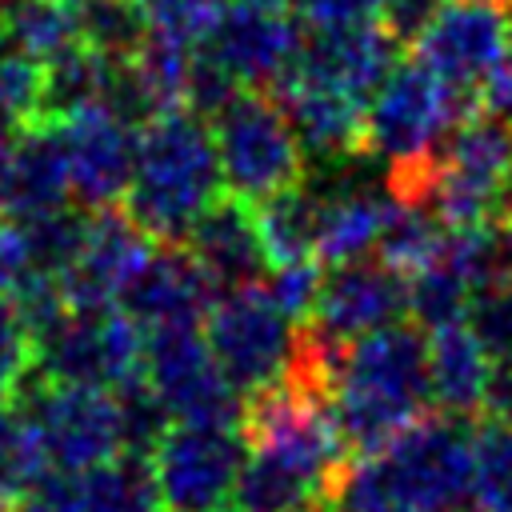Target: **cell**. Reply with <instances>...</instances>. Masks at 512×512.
<instances>
[{"label": "cell", "instance_id": "obj_21", "mask_svg": "<svg viewBox=\"0 0 512 512\" xmlns=\"http://www.w3.org/2000/svg\"><path fill=\"white\" fill-rule=\"evenodd\" d=\"M276 100H280L304 156H312L316 164L364 152V104L360 100H352L336 88L296 80V76H288L276 88Z\"/></svg>", "mask_w": 512, "mask_h": 512}, {"label": "cell", "instance_id": "obj_14", "mask_svg": "<svg viewBox=\"0 0 512 512\" xmlns=\"http://www.w3.org/2000/svg\"><path fill=\"white\" fill-rule=\"evenodd\" d=\"M396 64H400V40L372 20V24H340V28H304L292 76L320 88H336L368 108V100Z\"/></svg>", "mask_w": 512, "mask_h": 512}, {"label": "cell", "instance_id": "obj_45", "mask_svg": "<svg viewBox=\"0 0 512 512\" xmlns=\"http://www.w3.org/2000/svg\"><path fill=\"white\" fill-rule=\"evenodd\" d=\"M476 100H480L484 112H492V116H500L504 124H512V56L480 84Z\"/></svg>", "mask_w": 512, "mask_h": 512}, {"label": "cell", "instance_id": "obj_25", "mask_svg": "<svg viewBox=\"0 0 512 512\" xmlns=\"http://www.w3.org/2000/svg\"><path fill=\"white\" fill-rule=\"evenodd\" d=\"M120 60H108L92 48H72L44 64V104L40 120H72L80 112H96L108 104L112 72Z\"/></svg>", "mask_w": 512, "mask_h": 512}, {"label": "cell", "instance_id": "obj_49", "mask_svg": "<svg viewBox=\"0 0 512 512\" xmlns=\"http://www.w3.org/2000/svg\"><path fill=\"white\" fill-rule=\"evenodd\" d=\"M484 4H496V8H504V12H512V0H484Z\"/></svg>", "mask_w": 512, "mask_h": 512}, {"label": "cell", "instance_id": "obj_16", "mask_svg": "<svg viewBox=\"0 0 512 512\" xmlns=\"http://www.w3.org/2000/svg\"><path fill=\"white\" fill-rule=\"evenodd\" d=\"M52 124L60 132L72 196L88 212L124 204V192H128L132 168H136V132L140 128L116 120L104 108L80 112L72 120H52Z\"/></svg>", "mask_w": 512, "mask_h": 512}, {"label": "cell", "instance_id": "obj_22", "mask_svg": "<svg viewBox=\"0 0 512 512\" xmlns=\"http://www.w3.org/2000/svg\"><path fill=\"white\" fill-rule=\"evenodd\" d=\"M492 380V360L468 332V324H448L428 332V384H432V408L472 420L484 412Z\"/></svg>", "mask_w": 512, "mask_h": 512}, {"label": "cell", "instance_id": "obj_44", "mask_svg": "<svg viewBox=\"0 0 512 512\" xmlns=\"http://www.w3.org/2000/svg\"><path fill=\"white\" fill-rule=\"evenodd\" d=\"M28 252H24V240H20V228L0 216V300H12V292L28 280Z\"/></svg>", "mask_w": 512, "mask_h": 512}, {"label": "cell", "instance_id": "obj_46", "mask_svg": "<svg viewBox=\"0 0 512 512\" xmlns=\"http://www.w3.org/2000/svg\"><path fill=\"white\" fill-rule=\"evenodd\" d=\"M16 140H20V124H12V120L0 116V176H4V168H8V156H12Z\"/></svg>", "mask_w": 512, "mask_h": 512}, {"label": "cell", "instance_id": "obj_20", "mask_svg": "<svg viewBox=\"0 0 512 512\" xmlns=\"http://www.w3.org/2000/svg\"><path fill=\"white\" fill-rule=\"evenodd\" d=\"M68 200H72V184H68V164H64L56 124L52 120L24 124L8 156V168L0 176V216L20 224Z\"/></svg>", "mask_w": 512, "mask_h": 512}, {"label": "cell", "instance_id": "obj_37", "mask_svg": "<svg viewBox=\"0 0 512 512\" xmlns=\"http://www.w3.org/2000/svg\"><path fill=\"white\" fill-rule=\"evenodd\" d=\"M40 452L16 404H0V500H16V492L40 472Z\"/></svg>", "mask_w": 512, "mask_h": 512}, {"label": "cell", "instance_id": "obj_19", "mask_svg": "<svg viewBox=\"0 0 512 512\" xmlns=\"http://www.w3.org/2000/svg\"><path fill=\"white\" fill-rule=\"evenodd\" d=\"M184 248L220 292L264 284L272 272L260 228H256V208L232 192H224L212 208H204V216L188 228Z\"/></svg>", "mask_w": 512, "mask_h": 512}, {"label": "cell", "instance_id": "obj_52", "mask_svg": "<svg viewBox=\"0 0 512 512\" xmlns=\"http://www.w3.org/2000/svg\"><path fill=\"white\" fill-rule=\"evenodd\" d=\"M72 4H80V0H72Z\"/></svg>", "mask_w": 512, "mask_h": 512}, {"label": "cell", "instance_id": "obj_41", "mask_svg": "<svg viewBox=\"0 0 512 512\" xmlns=\"http://www.w3.org/2000/svg\"><path fill=\"white\" fill-rule=\"evenodd\" d=\"M32 368V336L12 308V300H0V404H12L24 376Z\"/></svg>", "mask_w": 512, "mask_h": 512}, {"label": "cell", "instance_id": "obj_32", "mask_svg": "<svg viewBox=\"0 0 512 512\" xmlns=\"http://www.w3.org/2000/svg\"><path fill=\"white\" fill-rule=\"evenodd\" d=\"M468 304H472L468 280L444 260H432V264H424L420 272L408 276V312L428 332L460 324L468 316Z\"/></svg>", "mask_w": 512, "mask_h": 512}, {"label": "cell", "instance_id": "obj_3", "mask_svg": "<svg viewBox=\"0 0 512 512\" xmlns=\"http://www.w3.org/2000/svg\"><path fill=\"white\" fill-rule=\"evenodd\" d=\"M220 196L224 176L204 116L172 108L136 132V168L120 208L156 244H184L188 228Z\"/></svg>", "mask_w": 512, "mask_h": 512}, {"label": "cell", "instance_id": "obj_5", "mask_svg": "<svg viewBox=\"0 0 512 512\" xmlns=\"http://www.w3.org/2000/svg\"><path fill=\"white\" fill-rule=\"evenodd\" d=\"M212 144L224 176V192L260 204L304 180V148L276 96L244 88L212 120Z\"/></svg>", "mask_w": 512, "mask_h": 512}, {"label": "cell", "instance_id": "obj_17", "mask_svg": "<svg viewBox=\"0 0 512 512\" xmlns=\"http://www.w3.org/2000/svg\"><path fill=\"white\" fill-rule=\"evenodd\" d=\"M156 240L120 208H96L88 212V232L76 252V260L56 276L64 304L76 312H96V308H116V296L132 268L144 260V252Z\"/></svg>", "mask_w": 512, "mask_h": 512}, {"label": "cell", "instance_id": "obj_34", "mask_svg": "<svg viewBox=\"0 0 512 512\" xmlns=\"http://www.w3.org/2000/svg\"><path fill=\"white\" fill-rule=\"evenodd\" d=\"M44 104V64L0 32V116L12 124H36Z\"/></svg>", "mask_w": 512, "mask_h": 512}, {"label": "cell", "instance_id": "obj_7", "mask_svg": "<svg viewBox=\"0 0 512 512\" xmlns=\"http://www.w3.org/2000/svg\"><path fill=\"white\" fill-rule=\"evenodd\" d=\"M512 168V124L480 104L444 136L432 156V176L420 196L448 228H468L500 212Z\"/></svg>", "mask_w": 512, "mask_h": 512}, {"label": "cell", "instance_id": "obj_23", "mask_svg": "<svg viewBox=\"0 0 512 512\" xmlns=\"http://www.w3.org/2000/svg\"><path fill=\"white\" fill-rule=\"evenodd\" d=\"M384 208H388V184L384 188L364 184V188H344V192L324 196L316 260L332 264V268L348 264V260H364L380 240Z\"/></svg>", "mask_w": 512, "mask_h": 512}, {"label": "cell", "instance_id": "obj_10", "mask_svg": "<svg viewBox=\"0 0 512 512\" xmlns=\"http://www.w3.org/2000/svg\"><path fill=\"white\" fill-rule=\"evenodd\" d=\"M204 336L220 372L240 396H248L264 384H276L292 368L300 324L272 304L264 284H252L216 296L204 320Z\"/></svg>", "mask_w": 512, "mask_h": 512}, {"label": "cell", "instance_id": "obj_42", "mask_svg": "<svg viewBox=\"0 0 512 512\" xmlns=\"http://www.w3.org/2000/svg\"><path fill=\"white\" fill-rule=\"evenodd\" d=\"M296 16L308 28H340V24H372L384 0H292Z\"/></svg>", "mask_w": 512, "mask_h": 512}, {"label": "cell", "instance_id": "obj_9", "mask_svg": "<svg viewBox=\"0 0 512 512\" xmlns=\"http://www.w3.org/2000/svg\"><path fill=\"white\" fill-rule=\"evenodd\" d=\"M140 376L172 416V424H228L240 428L244 396L220 372L200 324L144 332Z\"/></svg>", "mask_w": 512, "mask_h": 512}, {"label": "cell", "instance_id": "obj_24", "mask_svg": "<svg viewBox=\"0 0 512 512\" xmlns=\"http://www.w3.org/2000/svg\"><path fill=\"white\" fill-rule=\"evenodd\" d=\"M256 208V228L268 252V264H300V260H316V236H320V208L324 196L312 184H292Z\"/></svg>", "mask_w": 512, "mask_h": 512}, {"label": "cell", "instance_id": "obj_35", "mask_svg": "<svg viewBox=\"0 0 512 512\" xmlns=\"http://www.w3.org/2000/svg\"><path fill=\"white\" fill-rule=\"evenodd\" d=\"M464 324L496 368H512V280L472 292Z\"/></svg>", "mask_w": 512, "mask_h": 512}, {"label": "cell", "instance_id": "obj_51", "mask_svg": "<svg viewBox=\"0 0 512 512\" xmlns=\"http://www.w3.org/2000/svg\"><path fill=\"white\" fill-rule=\"evenodd\" d=\"M12 4H20V0H0V12H4V8H12Z\"/></svg>", "mask_w": 512, "mask_h": 512}, {"label": "cell", "instance_id": "obj_33", "mask_svg": "<svg viewBox=\"0 0 512 512\" xmlns=\"http://www.w3.org/2000/svg\"><path fill=\"white\" fill-rule=\"evenodd\" d=\"M116 396V416H120V444L128 456H152L156 444L164 440V432L172 428V416L164 412V404L156 400V392L148 388L144 376L124 380L120 388H112Z\"/></svg>", "mask_w": 512, "mask_h": 512}, {"label": "cell", "instance_id": "obj_47", "mask_svg": "<svg viewBox=\"0 0 512 512\" xmlns=\"http://www.w3.org/2000/svg\"><path fill=\"white\" fill-rule=\"evenodd\" d=\"M500 216L512 220V168H508V180H504V196H500Z\"/></svg>", "mask_w": 512, "mask_h": 512}, {"label": "cell", "instance_id": "obj_30", "mask_svg": "<svg viewBox=\"0 0 512 512\" xmlns=\"http://www.w3.org/2000/svg\"><path fill=\"white\" fill-rule=\"evenodd\" d=\"M16 228H20V240H24V252H28V268L56 280L76 260V252L84 244L88 208L60 204V208H48L32 220H20Z\"/></svg>", "mask_w": 512, "mask_h": 512}, {"label": "cell", "instance_id": "obj_13", "mask_svg": "<svg viewBox=\"0 0 512 512\" xmlns=\"http://www.w3.org/2000/svg\"><path fill=\"white\" fill-rule=\"evenodd\" d=\"M220 288L208 272L192 260L184 244H152L144 260L124 280L116 308L144 332L176 328V324H204Z\"/></svg>", "mask_w": 512, "mask_h": 512}, {"label": "cell", "instance_id": "obj_43", "mask_svg": "<svg viewBox=\"0 0 512 512\" xmlns=\"http://www.w3.org/2000/svg\"><path fill=\"white\" fill-rule=\"evenodd\" d=\"M448 0H384L380 8V24L400 40V44H412L440 12H444Z\"/></svg>", "mask_w": 512, "mask_h": 512}, {"label": "cell", "instance_id": "obj_50", "mask_svg": "<svg viewBox=\"0 0 512 512\" xmlns=\"http://www.w3.org/2000/svg\"><path fill=\"white\" fill-rule=\"evenodd\" d=\"M504 20H508V52H512V12H504Z\"/></svg>", "mask_w": 512, "mask_h": 512}, {"label": "cell", "instance_id": "obj_2", "mask_svg": "<svg viewBox=\"0 0 512 512\" xmlns=\"http://www.w3.org/2000/svg\"><path fill=\"white\" fill-rule=\"evenodd\" d=\"M328 408L352 456H368L396 440L432 408L428 336L408 324H388L352 340L332 380Z\"/></svg>", "mask_w": 512, "mask_h": 512}, {"label": "cell", "instance_id": "obj_53", "mask_svg": "<svg viewBox=\"0 0 512 512\" xmlns=\"http://www.w3.org/2000/svg\"><path fill=\"white\" fill-rule=\"evenodd\" d=\"M228 512H236V508H228Z\"/></svg>", "mask_w": 512, "mask_h": 512}, {"label": "cell", "instance_id": "obj_31", "mask_svg": "<svg viewBox=\"0 0 512 512\" xmlns=\"http://www.w3.org/2000/svg\"><path fill=\"white\" fill-rule=\"evenodd\" d=\"M76 20L80 44L108 60H132L148 40V20L136 0H80Z\"/></svg>", "mask_w": 512, "mask_h": 512}, {"label": "cell", "instance_id": "obj_6", "mask_svg": "<svg viewBox=\"0 0 512 512\" xmlns=\"http://www.w3.org/2000/svg\"><path fill=\"white\" fill-rule=\"evenodd\" d=\"M12 404L20 408L44 468L84 476L124 452L116 396L104 388L52 384L36 368H28Z\"/></svg>", "mask_w": 512, "mask_h": 512}, {"label": "cell", "instance_id": "obj_38", "mask_svg": "<svg viewBox=\"0 0 512 512\" xmlns=\"http://www.w3.org/2000/svg\"><path fill=\"white\" fill-rule=\"evenodd\" d=\"M240 92H244V84L204 44H196L192 48V60H188V80H184V108L196 112V116H204V120H212Z\"/></svg>", "mask_w": 512, "mask_h": 512}, {"label": "cell", "instance_id": "obj_48", "mask_svg": "<svg viewBox=\"0 0 512 512\" xmlns=\"http://www.w3.org/2000/svg\"><path fill=\"white\" fill-rule=\"evenodd\" d=\"M224 4H240V8H284L288 0H224Z\"/></svg>", "mask_w": 512, "mask_h": 512}, {"label": "cell", "instance_id": "obj_11", "mask_svg": "<svg viewBox=\"0 0 512 512\" xmlns=\"http://www.w3.org/2000/svg\"><path fill=\"white\" fill-rule=\"evenodd\" d=\"M248 444L228 424H172L148 456L164 512H228Z\"/></svg>", "mask_w": 512, "mask_h": 512}, {"label": "cell", "instance_id": "obj_1", "mask_svg": "<svg viewBox=\"0 0 512 512\" xmlns=\"http://www.w3.org/2000/svg\"><path fill=\"white\" fill-rule=\"evenodd\" d=\"M472 432V420L424 412L384 448L348 460L332 512H476Z\"/></svg>", "mask_w": 512, "mask_h": 512}, {"label": "cell", "instance_id": "obj_36", "mask_svg": "<svg viewBox=\"0 0 512 512\" xmlns=\"http://www.w3.org/2000/svg\"><path fill=\"white\" fill-rule=\"evenodd\" d=\"M136 8L144 12L152 36L196 48L220 20L224 0H136Z\"/></svg>", "mask_w": 512, "mask_h": 512}, {"label": "cell", "instance_id": "obj_15", "mask_svg": "<svg viewBox=\"0 0 512 512\" xmlns=\"http://www.w3.org/2000/svg\"><path fill=\"white\" fill-rule=\"evenodd\" d=\"M304 28L300 20L284 16L280 8H240L224 4L220 20L204 36V48L244 84L256 92L280 88L300 56Z\"/></svg>", "mask_w": 512, "mask_h": 512}, {"label": "cell", "instance_id": "obj_4", "mask_svg": "<svg viewBox=\"0 0 512 512\" xmlns=\"http://www.w3.org/2000/svg\"><path fill=\"white\" fill-rule=\"evenodd\" d=\"M476 104L472 92L444 84L416 56L400 60L364 108V152L388 168L424 164Z\"/></svg>", "mask_w": 512, "mask_h": 512}, {"label": "cell", "instance_id": "obj_28", "mask_svg": "<svg viewBox=\"0 0 512 512\" xmlns=\"http://www.w3.org/2000/svg\"><path fill=\"white\" fill-rule=\"evenodd\" d=\"M84 480V512H164L152 480V464L144 456L120 452L116 460L92 468Z\"/></svg>", "mask_w": 512, "mask_h": 512}, {"label": "cell", "instance_id": "obj_12", "mask_svg": "<svg viewBox=\"0 0 512 512\" xmlns=\"http://www.w3.org/2000/svg\"><path fill=\"white\" fill-rule=\"evenodd\" d=\"M412 48L416 60L444 84L476 96L480 84L508 60L504 8L484 0H448L444 12L412 40Z\"/></svg>", "mask_w": 512, "mask_h": 512}, {"label": "cell", "instance_id": "obj_29", "mask_svg": "<svg viewBox=\"0 0 512 512\" xmlns=\"http://www.w3.org/2000/svg\"><path fill=\"white\" fill-rule=\"evenodd\" d=\"M472 508L512 512V420L484 416L472 432Z\"/></svg>", "mask_w": 512, "mask_h": 512}, {"label": "cell", "instance_id": "obj_26", "mask_svg": "<svg viewBox=\"0 0 512 512\" xmlns=\"http://www.w3.org/2000/svg\"><path fill=\"white\" fill-rule=\"evenodd\" d=\"M444 240H448V224L428 204H412V200L388 196L380 240H376L384 264H392L396 272L412 276V272H420L424 264H432L440 256Z\"/></svg>", "mask_w": 512, "mask_h": 512}, {"label": "cell", "instance_id": "obj_18", "mask_svg": "<svg viewBox=\"0 0 512 512\" xmlns=\"http://www.w3.org/2000/svg\"><path fill=\"white\" fill-rule=\"evenodd\" d=\"M408 312V276L384 260H348L324 272L316 312L308 324L352 344L388 324H400Z\"/></svg>", "mask_w": 512, "mask_h": 512}, {"label": "cell", "instance_id": "obj_39", "mask_svg": "<svg viewBox=\"0 0 512 512\" xmlns=\"http://www.w3.org/2000/svg\"><path fill=\"white\" fill-rule=\"evenodd\" d=\"M320 260H300V264H280L268 272L264 280V292L272 296V304L296 320V324H308L312 312H316V296H320Z\"/></svg>", "mask_w": 512, "mask_h": 512}, {"label": "cell", "instance_id": "obj_27", "mask_svg": "<svg viewBox=\"0 0 512 512\" xmlns=\"http://www.w3.org/2000/svg\"><path fill=\"white\" fill-rule=\"evenodd\" d=\"M0 32L40 64L80 48V20L72 0H20L0 12Z\"/></svg>", "mask_w": 512, "mask_h": 512}, {"label": "cell", "instance_id": "obj_8", "mask_svg": "<svg viewBox=\"0 0 512 512\" xmlns=\"http://www.w3.org/2000/svg\"><path fill=\"white\" fill-rule=\"evenodd\" d=\"M32 368L52 384L120 388L144 368V328L120 308L76 312L68 308L56 324L32 336Z\"/></svg>", "mask_w": 512, "mask_h": 512}, {"label": "cell", "instance_id": "obj_40", "mask_svg": "<svg viewBox=\"0 0 512 512\" xmlns=\"http://www.w3.org/2000/svg\"><path fill=\"white\" fill-rule=\"evenodd\" d=\"M8 512H84V480L76 472L40 468L16 492Z\"/></svg>", "mask_w": 512, "mask_h": 512}]
</instances>
